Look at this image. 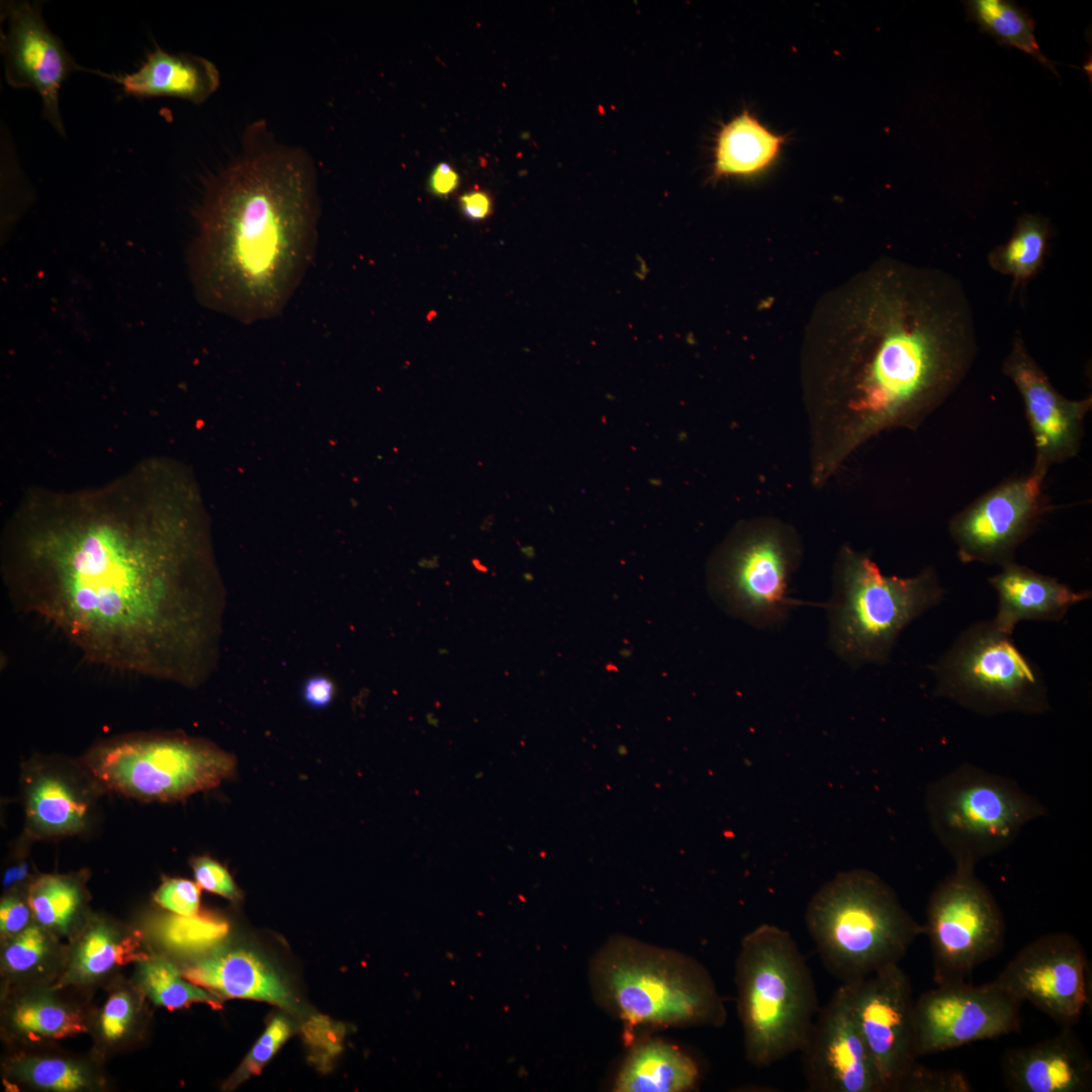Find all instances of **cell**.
Masks as SVG:
<instances>
[{
	"label": "cell",
	"instance_id": "7",
	"mask_svg": "<svg viewBox=\"0 0 1092 1092\" xmlns=\"http://www.w3.org/2000/svg\"><path fill=\"white\" fill-rule=\"evenodd\" d=\"M943 595L932 567L912 577L888 576L867 555L844 548L827 604L830 645L851 665L884 663L901 631Z\"/></svg>",
	"mask_w": 1092,
	"mask_h": 1092
},
{
	"label": "cell",
	"instance_id": "27",
	"mask_svg": "<svg viewBox=\"0 0 1092 1092\" xmlns=\"http://www.w3.org/2000/svg\"><path fill=\"white\" fill-rule=\"evenodd\" d=\"M1051 235L1046 217L1031 213L1020 215L1008 241L990 251V267L1010 276L1013 290L1024 287L1042 266Z\"/></svg>",
	"mask_w": 1092,
	"mask_h": 1092
},
{
	"label": "cell",
	"instance_id": "31",
	"mask_svg": "<svg viewBox=\"0 0 1092 1092\" xmlns=\"http://www.w3.org/2000/svg\"><path fill=\"white\" fill-rule=\"evenodd\" d=\"M10 1025L32 1039H60L86 1030L81 1015L50 998L33 997L17 1002L9 1013Z\"/></svg>",
	"mask_w": 1092,
	"mask_h": 1092
},
{
	"label": "cell",
	"instance_id": "10",
	"mask_svg": "<svg viewBox=\"0 0 1092 1092\" xmlns=\"http://www.w3.org/2000/svg\"><path fill=\"white\" fill-rule=\"evenodd\" d=\"M91 760V771L109 790L160 802L216 788L237 765L213 743L183 735L127 737L101 747Z\"/></svg>",
	"mask_w": 1092,
	"mask_h": 1092
},
{
	"label": "cell",
	"instance_id": "8",
	"mask_svg": "<svg viewBox=\"0 0 1092 1092\" xmlns=\"http://www.w3.org/2000/svg\"><path fill=\"white\" fill-rule=\"evenodd\" d=\"M928 822L954 868L976 864L1007 848L1045 808L1015 782L964 763L925 794Z\"/></svg>",
	"mask_w": 1092,
	"mask_h": 1092
},
{
	"label": "cell",
	"instance_id": "43",
	"mask_svg": "<svg viewBox=\"0 0 1092 1092\" xmlns=\"http://www.w3.org/2000/svg\"><path fill=\"white\" fill-rule=\"evenodd\" d=\"M459 201L461 212L470 220H482L491 213V199L484 191L467 192L460 197Z\"/></svg>",
	"mask_w": 1092,
	"mask_h": 1092
},
{
	"label": "cell",
	"instance_id": "40",
	"mask_svg": "<svg viewBox=\"0 0 1092 1092\" xmlns=\"http://www.w3.org/2000/svg\"><path fill=\"white\" fill-rule=\"evenodd\" d=\"M307 1041L326 1055H336L342 1048L344 1030L326 1017H313L304 1026Z\"/></svg>",
	"mask_w": 1092,
	"mask_h": 1092
},
{
	"label": "cell",
	"instance_id": "37",
	"mask_svg": "<svg viewBox=\"0 0 1092 1092\" xmlns=\"http://www.w3.org/2000/svg\"><path fill=\"white\" fill-rule=\"evenodd\" d=\"M289 1033L290 1025L285 1017L277 1016L273 1018L239 1070L229 1081V1088L231 1089L252 1075L259 1074L287 1039Z\"/></svg>",
	"mask_w": 1092,
	"mask_h": 1092
},
{
	"label": "cell",
	"instance_id": "23",
	"mask_svg": "<svg viewBox=\"0 0 1092 1092\" xmlns=\"http://www.w3.org/2000/svg\"><path fill=\"white\" fill-rule=\"evenodd\" d=\"M183 977L226 998L266 1001L293 1008V999L278 976L253 953L243 949L214 950L191 966Z\"/></svg>",
	"mask_w": 1092,
	"mask_h": 1092
},
{
	"label": "cell",
	"instance_id": "42",
	"mask_svg": "<svg viewBox=\"0 0 1092 1092\" xmlns=\"http://www.w3.org/2000/svg\"><path fill=\"white\" fill-rule=\"evenodd\" d=\"M333 681L323 675L307 678L302 686V698L305 704L315 709L328 707L335 697Z\"/></svg>",
	"mask_w": 1092,
	"mask_h": 1092
},
{
	"label": "cell",
	"instance_id": "2",
	"mask_svg": "<svg viewBox=\"0 0 1092 1092\" xmlns=\"http://www.w3.org/2000/svg\"><path fill=\"white\" fill-rule=\"evenodd\" d=\"M815 337L819 393L833 434L828 473L872 437L917 428L961 385L978 352L962 283L937 268L883 259L832 301Z\"/></svg>",
	"mask_w": 1092,
	"mask_h": 1092
},
{
	"label": "cell",
	"instance_id": "6",
	"mask_svg": "<svg viewBox=\"0 0 1092 1092\" xmlns=\"http://www.w3.org/2000/svg\"><path fill=\"white\" fill-rule=\"evenodd\" d=\"M593 983L630 1037L639 1027L722 1025L726 1019L722 998L702 965L631 939L610 942L600 952Z\"/></svg>",
	"mask_w": 1092,
	"mask_h": 1092
},
{
	"label": "cell",
	"instance_id": "26",
	"mask_svg": "<svg viewBox=\"0 0 1092 1092\" xmlns=\"http://www.w3.org/2000/svg\"><path fill=\"white\" fill-rule=\"evenodd\" d=\"M784 139L767 130L744 111L724 125L715 149V173L720 176L750 175L768 166Z\"/></svg>",
	"mask_w": 1092,
	"mask_h": 1092
},
{
	"label": "cell",
	"instance_id": "5",
	"mask_svg": "<svg viewBox=\"0 0 1092 1092\" xmlns=\"http://www.w3.org/2000/svg\"><path fill=\"white\" fill-rule=\"evenodd\" d=\"M805 921L825 968L841 984L898 965L923 934L894 890L864 869L825 883L809 901Z\"/></svg>",
	"mask_w": 1092,
	"mask_h": 1092
},
{
	"label": "cell",
	"instance_id": "1",
	"mask_svg": "<svg viewBox=\"0 0 1092 1092\" xmlns=\"http://www.w3.org/2000/svg\"><path fill=\"white\" fill-rule=\"evenodd\" d=\"M183 534L159 502L26 514L9 531L6 593L92 663L191 684L213 663L221 589L189 570Z\"/></svg>",
	"mask_w": 1092,
	"mask_h": 1092
},
{
	"label": "cell",
	"instance_id": "18",
	"mask_svg": "<svg viewBox=\"0 0 1092 1092\" xmlns=\"http://www.w3.org/2000/svg\"><path fill=\"white\" fill-rule=\"evenodd\" d=\"M2 14L7 20L0 42L7 83L13 88L35 90L41 98L42 117L64 136L60 90L72 73L83 68L50 30L39 4L8 2Z\"/></svg>",
	"mask_w": 1092,
	"mask_h": 1092
},
{
	"label": "cell",
	"instance_id": "29",
	"mask_svg": "<svg viewBox=\"0 0 1092 1092\" xmlns=\"http://www.w3.org/2000/svg\"><path fill=\"white\" fill-rule=\"evenodd\" d=\"M86 811V804L78 800L62 780L55 777L39 778L29 790V822L46 835L76 832L84 823Z\"/></svg>",
	"mask_w": 1092,
	"mask_h": 1092
},
{
	"label": "cell",
	"instance_id": "35",
	"mask_svg": "<svg viewBox=\"0 0 1092 1092\" xmlns=\"http://www.w3.org/2000/svg\"><path fill=\"white\" fill-rule=\"evenodd\" d=\"M52 932L39 924H30L9 937L2 950V967L11 975H24L38 968L51 953Z\"/></svg>",
	"mask_w": 1092,
	"mask_h": 1092
},
{
	"label": "cell",
	"instance_id": "3",
	"mask_svg": "<svg viewBox=\"0 0 1092 1092\" xmlns=\"http://www.w3.org/2000/svg\"><path fill=\"white\" fill-rule=\"evenodd\" d=\"M253 133L208 185L190 249L199 299L245 324L288 304L314 256L320 217L309 157Z\"/></svg>",
	"mask_w": 1092,
	"mask_h": 1092
},
{
	"label": "cell",
	"instance_id": "17",
	"mask_svg": "<svg viewBox=\"0 0 1092 1092\" xmlns=\"http://www.w3.org/2000/svg\"><path fill=\"white\" fill-rule=\"evenodd\" d=\"M1002 372L1022 398L1035 448L1032 469L1048 473L1052 466L1074 458L1080 451L1092 396L1069 399L1061 394L1028 352L1020 333L1013 338Z\"/></svg>",
	"mask_w": 1092,
	"mask_h": 1092
},
{
	"label": "cell",
	"instance_id": "33",
	"mask_svg": "<svg viewBox=\"0 0 1092 1092\" xmlns=\"http://www.w3.org/2000/svg\"><path fill=\"white\" fill-rule=\"evenodd\" d=\"M225 921L211 915L168 914L150 926L152 936L165 947L182 952L213 947L228 934Z\"/></svg>",
	"mask_w": 1092,
	"mask_h": 1092
},
{
	"label": "cell",
	"instance_id": "9",
	"mask_svg": "<svg viewBox=\"0 0 1092 1092\" xmlns=\"http://www.w3.org/2000/svg\"><path fill=\"white\" fill-rule=\"evenodd\" d=\"M935 694L975 713L1043 714L1050 708L1041 672L1011 634L990 621L962 632L932 667Z\"/></svg>",
	"mask_w": 1092,
	"mask_h": 1092
},
{
	"label": "cell",
	"instance_id": "16",
	"mask_svg": "<svg viewBox=\"0 0 1092 1092\" xmlns=\"http://www.w3.org/2000/svg\"><path fill=\"white\" fill-rule=\"evenodd\" d=\"M1022 1003L992 982L938 984L914 1001L919 1057L1019 1030Z\"/></svg>",
	"mask_w": 1092,
	"mask_h": 1092
},
{
	"label": "cell",
	"instance_id": "41",
	"mask_svg": "<svg viewBox=\"0 0 1092 1092\" xmlns=\"http://www.w3.org/2000/svg\"><path fill=\"white\" fill-rule=\"evenodd\" d=\"M32 915L29 905L22 901L7 897L0 905V930L2 936L7 938L17 934L26 928Z\"/></svg>",
	"mask_w": 1092,
	"mask_h": 1092
},
{
	"label": "cell",
	"instance_id": "21",
	"mask_svg": "<svg viewBox=\"0 0 1092 1092\" xmlns=\"http://www.w3.org/2000/svg\"><path fill=\"white\" fill-rule=\"evenodd\" d=\"M998 596L994 625L1007 634L1024 620L1055 622L1075 605L1091 598L1090 590L1075 592L1067 584L1015 561L1001 566L989 578Z\"/></svg>",
	"mask_w": 1092,
	"mask_h": 1092
},
{
	"label": "cell",
	"instance_id": "12",
	"mask_svg": "<svg viewBox=\"0 0 1092 1092\" xmlns=\"http://www.w3.org/2000/svg\"><path fill=\"white\" fill-rule=\"evenodd\" d=\"M796 559V545L786 530L754 527L726 550L713 578L714 590L738 617L760 628L776 626L795 605L787 594Z\"/></svg>",
	"mask_w": 1092,
	"mask_h": 1092
},
{
	"label": "cell",
	"instance_id": "13",
	"mask_svg": "<svg viewBox=\"0 0 1092 1092\" xmlns=\"http://www.w3.org/2000/svg\"><path fill=\"white\" fill-rule=\"evenodd\" d=\"M842 985L883 1091H907L921 1067L907 974L892 965Z\"/></svg>",
	"mask_w": 1092,
	"mask_h": 1092
},
{
	"label": "cell",
	"instance_id": "11",
	"mask_svg": "<svg viewBox=\"0 0 1092 1092\" xmlns=\"http://www.w3.org/2000/svg\"><path fill=\"white\" fill-rule=\"evenodd\" d=\"M922 925L937 985L966 981L975 968L998 954L1004 945L1003 914L971 868H954L937 885Z\"/></svg>",
	"mask_w": 1092,
	"mask_h": 1092
},
{
	"label": "cell",
	"instance_id": "25",
	"mask_svg": "<svg viewBox=\"0 0 1092 1092\" xmlns=\"http://www.w3.org/2000/svg\"><path fill=\"white\" fill-rule=\"evenodd\" d=\"M138 947L132 936L104 921H94L79 935L61 982L64 985L93 983L117 967L145 959Z\"/></svg>",
	"mask_w": 1092,
	"mask_h": 1092
},
{
	"label": "cell",
	"instance_id": "34",
	"mask_svg": "<svg viewBox=\"0 0 1092 1092\" xmlns=\"http://www.w3.org/2000/svg\"><path fill=\"white\" fill-rule=\"evenodd\" d=\"M9 1072L19 1081L48 1091H82L94 1083L84 1065L56 1057H21L9 1064Z\"/></svg>",
	"mask_w": 1092,
	"mask_h": 1092
},
{
	"label": "cell",
	"instance_id": "38",
	"mask_svg": "<svg viewBox=\"0 0 1092 1092\" xmlns=\"http://www.w3.org/2000/svg\"><path fill=\"white\" fill-rule=\"evenodd\" d=\"M156 902L178 915H194L200 902V887L185 879H166L155 894Z\"/></svg>",
	"mask_w": 1092,
	"mask_h": 1092
},
{
	"label": "cell",
	"instance_id": "4",
	"mask_svg": "<svg viewBox=\"0 0 1092 1092\" xmlns=\"http://www.w3.org/2000/svg\"><path fill=\"white\" fill-rule=\"evenodd\" d=\"M735 969L748 1063L768 1067L800 1052L819 1006L812 973L790 932L760 924L743 937Z\"/></svg>",
	"mask_w": 1092,
	"mask_h": 1092
},
{
	"label": "cell",
	"instance_id": "20",
	"mask_svg": "<svg viewBox=\"0 0 1092 1092\" xmlns=\"http://www.w3.org/2000/svg\"><path fill=\"white\" fill-rule=\"evenodd\" d=\"M1001 1068L1006 1086L1016 1092L1092 1089V1062L1072 1027L1032 1045L1006 1050Z\"/></svg>",
	"mask_w": 1092,
	"mask_h": 1092
},
{
	"label": "cell",
	"instance_id": "22",
	"mask_svg": "<svg viewBox=\"0 0 1092 1092\" xmlns=\"http://www.w3.org/2000/svg\"><path fill=\"white\" fill-rule=\"evenodd\" d=\"M107 77L119 83L125 95L176 97L194 104L205 102L220 80L209 60L186 53L170 54L158 46L134 73Z\"/></svg>",
	"mask_w": 1092,
	"mask_h": 1092
},
{
	"label": "cell",
	"instance_id": "24",
	"mask_svg": "<svg viewBox=\"0 0 1092 1092\" xmlns=\"http://www.w3.org/2000/svg\"><path fill=\"white\" fill-rule=\"evenodd\" d=\"M698 1063L677 1046L651 1040L635 1048L617 1077L620 1092H678L695 1088Z\"/></svg>",
	"mask_w": 1092,
	"mask_h": 1092
},
{
	"label": "cell",
	"instance_id": "45",
	"mask_svg": "<svg viewBox=\"0 0 1092 1092\" xmlns=\"http://www.w3.org/2000/svg\"><path fill=\"white\" fill-rule=\"evenodd\" d=\"M18 868L19 866H13L8 869L3 877V887L7 888L18 882Z\"/></svg>",
	"mask_w": 1092,
	"mask_h": 1092
},
{
	"label": "cell",
	"instance_id": "14",
	"mask_svg": "<svg viewBox=\"0 0 1092 1092\" xmlns=\"http://www.w3.org/2000/svg\"><path fill=\"white\" fill-rule=\"evenodd\" d=\"M1046 474L1031 468L999 483L958 513L948 528L959 559L1000 567L1015 561L1017 548L1049 509L1043 493Z\"/></svg>",
	"mask_w": 1092,
	"mask_h": 1092
},
{
	"label": "cell",
	"instance_id": "44",
	"mask_svg": "<svg viewBox=\"0 0 1092 1092\" xmlns=\"http://www.w3.org/2000/svg\"><path fill=\"white\" fill-rule=\"evenodd\" d=\"M459 185V175L447 163L438 164L429 179V189L437 196L443 197L453 192Z\"/></svg>",
	"mask_w": 1092,
	"mask_h": 1092
},
{
	"label": "cell",
	"instance_id": "28",
	"mask_svg": "<svg viewBox=\"0 0 1092 1092\" xmlns=\"http://www.w3.org/2000/svg\"><path fill=\"white\" fill-rule=\"evenodd\" d=\"M969 18L1000 43L1016 48L1055 74V63L1039 49L1034 35V21L1015 2L1006 0H972L967 2Z\"/></svg>",
	"mask_w": 1092,
	"mask_h": 1092
},
{
	"label": "cell",
	"instance_id": "39",
	"mask_svg": "<svg viewBox=\"0 0 1092 1092\" xmlns=\"http://www.w3.org/2000/svg\"><path fill=\"white\" fill-rule=\"evenodd\" d=\"M196 883L208 892L232 901L241 898V891L228 870L209 856H198L191 861Z\"/></svg>",
	"mask_w": 1092,
	"mask_h": 1092
},
{
	"label": "cell",
	"instance_id": "19",
	"mask_svg": "<svg viewBox=\"0 0 1092 1092\" xmlns=\"http://www.w3.org/2000/svg\"><path fill=\"white\" fill-rule=\"evenodd\" d=\"M800 1053L810 1091L884 1092L842 984L819 1009Z\"/></svg>",
	"mask_w": 1092,
	"mask_h": 1092
},
{
	"label": "cell",
	"instance_id": "30",
	"mask_svg": "<svg viewBox=\"0 0 1092 1092\" xmlns=\"http://www.w3.org/2000/svg\"><path fill=\"white\" fill-rule=\"evenodd\" d=\"M136 980L145 995L155 1004L179 1009L192 1003H206L212 1008H220V996L206 992L181 975L168 960L154 956L140 961Z\"/></svg>",
	"mask_w": 1092,
	"mask_h": 1092
},
{
	"label": "cell",
	"instance_id": "36",
	"mask_svg": "<svg viewBox=\"0 0 1092 1092\" xmlns=\"http://www.w3.org/2000/svg\"><path fill=\"white\" fill-rule=\"evenodd\" d=\"M139 1015V1004L133 994L125 989L112 992L104 1003L98 1020V1032L106 1044L123 1041L133 1030Z\"/></svg>",
	"mask_w": 1092,
	"mask_h": 1092
},
{
	"label": "cell",
	"instance_id": "32",
	"mask_svg": "<svg viewBox=\"0 0 1092 1092\" xmlns=\"http://www.w3.org/2000/svg\"><path fill=\"white\" fill-rule=\"evenodd\" d=\"M28 905L37 924L50 932L67 933L77 917L81 893L69 878L46 875L30 886Z\"/></svg>",
	"mask_w": 1092,
	"mask_h": 1092
},
{
	"label": "cell",
	"instance_id": "15",
	"mask_svg": "<svg viewBox=\"0 0 1092 1092\" xmlns=\"http://www.w3.org/2000/svg\"><path fill=\"white\" fill-rule=\"evenodd\" d=\"M991 982L1062 1027H1073L1090 1001V962L1074 935L1046 933L1025 945Z\"/></svg>",
	"mask_w": 1092,
	"mask_h": 1092
}]
</instances>
